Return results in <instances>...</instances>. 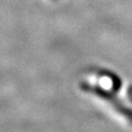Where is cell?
Returning a JSON list of instances; mask_svg holds the SVG:
<instances>
[{"mask_svg": "<svg viewBox=\"0 0 132 132\" xmlns=\"http://www.w3.org/2000/svg\"><path fill=\"white\" fill-rule=\"evenodd\" d=\"M92 90H93L94 93H96L97 95L101 96L103 99H105L106 101L110 102L111 105H112L120 113H122L123 116H125V117H126L128 120H130L131 123H132V110L129 109L128 107L124 106L116 97L111 96L109 93H107V92H105V90H103V89H101V88H98V87H92Z\"/></svg>", "mask_w": 132, "mask_h": 132, "instance_id": "1", "label": "cell"}]
</instances>
